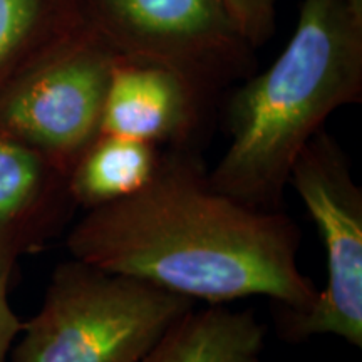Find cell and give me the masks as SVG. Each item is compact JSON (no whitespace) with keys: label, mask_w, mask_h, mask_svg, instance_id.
I'll use <instances>...</instances> for the list:
<instances>
[{"label":"cell","mask_w":362,"mask_h":362,"mask_svg":"<svg viewBox=\"0 0 362 362\" xmlns=\"http://www.w3.org/2000/svg\"><path fill=\"white\" fill-rule=\"evenodd\" d=\"M76 210L69 175L0 131V277L11 282L19 260L64 232Z\"/></svg>","instance_id":"7"},{"label":"cell","mask_w":362,"mask_h":362,"mask_svg":"<svg viewBox=\"0 0 362 362\" xmlns=\"http://www.w3.org/2000/svg\"><path fill=\"white\" fill-rule=\"evenodd\" d=\"M347 2L351 4V7L354 8L357 13H361L362 16V0H347Z\"/></svg>","instance_id":"14"},{"label":"cell","mask_w":362,"mask_h":362,"mask_svg":"<svg viewBox=\"0 0 362 362\" xmlns=\"http://www.w3.org/2000/svg\"><path fill=\"white\" fill-rule=\"evenodd\" d=\"M42 11V0H0V96L22 74L21 59Z\"/></svg>","instance_id":"11"},{"label":"cell","mask_w":362,"mask_h":362,"mask_svg":"<svg viewBox=\"0 0 362 362\" xmlns=\"http://www.w3.org/2000/svg\"><path fill=\"white\" fill-rule=\"evenodd\" d=\"M160 158L161 151L155 144L99 134L69 173V189L76 205L93 210L131 197L148 183Z\"/></svg>","instance_id":"10"},{"label":"cell","mask_w":362,"mask_h":362,"mask_svg":"<svg viewBox=\"0 0 362 362\" xmlns=\"http://www.w3.org/2000/svg\"><path fill=\"white\" fill-rule=\"evenodd\" d=\"M235 27L252 47L265 44L274 33L275 0H221Z\"/></svg>","instance_id":"12"},{"label":"cell","mask_w":362,"mask_h":362,"mask_svg":"<svg viewBox=\"0 0 362 362\" xmlns=\"http://www.w3.org/2000/svg\"><path fill=\"white\" fill-rule=\"evenodd\" d=\"M361 98L362 16L347 0H304L280 56L230 99V143L208 178L248 206L284 211L297 156L337 107Z\"/></svg>","instance_id":"2"},{"label":"cell","mask_w":362,"mask_h":362,"mask_svg":"<svg viewBox=\"0 0 362 362\" xmlns=\"http://www.w3.org/2000/svg\"><path fill=\"white\" fill-rule=\"evenodd\" d=\"M123 57L98 30L34 62L0 96V131L67 175L101 134L111 72Z\"/></svg>","instance_id":"5"},{"label":"cell","mask_w":362,"mask_h":362,"mask_svg":"<svg viewBox=\"0 0 362 362\" xmlns=\"http://www.w3.org/2000/svg\"><path fill=\"white\" fill-rule=\"evenodd\" d=\"M98 33L123 57L170 67L210 94L242 78L252 45L221 0H94Z\"/></svg>","instance_id":"6"},{"label":"cell","mask_w":362,"mask_h":362,"mask_svg":"<svg viewBox=\"0 0 362 362\" xmlns=\"http://www.w3.org/2000/svg\"><path fill=\"white\" fill-rule=\"evenodd\" d=\"M265 334L252 310L211 304L181 317L139 362H260Z\"/></svg>","instance_id":"9"},{"label":"cell","mask_w":362,"mask_h":362,"mask_svg":"<svg viewBox=\"0 0 362 362\" xmlns=\"http://www.w3.org/2000/svg\"><path fill=\"white\" fill-rule=\"evenodd\" d=\"M8 280L0 277V362H7L13 342L24 329V322L8 302Z\"/></svg>","instance_id":"13"},{"label":"cell","mask_w":362,"mask_h":362,"mask_svg":"<svg viewBox=\"0 0 362 362\" xmlns=\"http://www.w3.org/2000/svg\"><path fill=\"white\" fill-rule=\"evenodd\" d=\"M205 98L192 81L170 67L121 57L111 72L101 134L158 148H189Z\"/></svg>","instance_id":"8"},{"label":"cell","mask_w":362,"mask_h":362,"mask_svg":"<svg viewBox=\"0 0 362 362\" xmlns=\"http://www.w3.org/2000/svg\"><path fill=\"white\" fill-rule=\"evenodd\" d=\"M300 240L291 216L228 197L193 149L170 148L139 192L86 210L66 248L72 259L194 302L260 296L304 312L319 288L298 269Z\"/></svg>","instance_id":"1"},{"label":"cell","mask_w":362,"mask_h":362,"mask_svg":"<svg viewBox=\"0 0 362 362\" xmlns=\"http://www.w3.org/2000/svg\"><path fill=\"white\" fill-rule=\"evenodd\" d=\"M197 302L72 259L59 264L11 362H139Z\"/></svg>","instance_id":"3"},{"label":"cell","mask_w":362,"mask_h":362,"mask_svg":"<svg viewBox=\"0 0 362 362\" xmlns=\"http://www.w3.org/2000/svg\"><path fill=\"white\" fill-rule=\"evenodd\" d=\"M288 185L304 202L325 250V285L304 312H282L285 341L336 336L362 347V188L332 136L320 129L293 163Z\"/></svg>","instance_id":"4"}]
</instances>
